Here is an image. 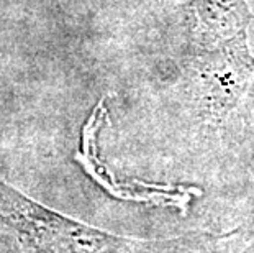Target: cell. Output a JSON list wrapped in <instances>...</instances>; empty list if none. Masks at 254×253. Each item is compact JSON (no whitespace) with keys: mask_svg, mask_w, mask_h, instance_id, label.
I'll return each instance as SVG.
<instances>
[{"mask_svg":"<svg viewBox=\"0 0 254 253\" xmlns=\"http://www.w3.org/2000/svg\"><path fill=\"white\" fill-rule=\"evenodd\" d=\"M0 219L36 253H146L148 244L75 222L0 181Z\"/></svg>","mask_w":254,"mask_h":253,"instance_id":"cell-1","label":"cell"}]
</instances>
